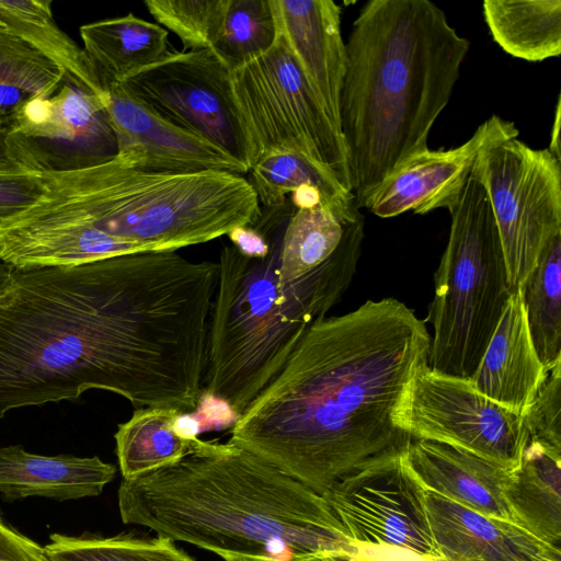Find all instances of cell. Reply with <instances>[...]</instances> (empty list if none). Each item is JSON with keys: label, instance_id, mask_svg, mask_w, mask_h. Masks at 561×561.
I'll list each match as a JSON object with an SVG mask.
<instances>
[{"label": "cell", "instance_id": "52a82bcc", "mask_svg": "<svg viewBox=\"0 0 561 561\" xmlns=\"http://www.w3.org/2000/svg\"><path fill=\"white\" fill-rule=\"evenodd\" d=\"M449 213V238L428 308L433 325L428 368L469 379L511 289L492 207L484 186L472 173Z\"/></svg>", "mask_w": 561, "mask_h": 561}, {"label": "cell", "instance_id": "f35d334b", "mask_svg": "<svg viewBox=\"0 0 561 561\" xmlns=\"http://www.w3.org/2000/svg\"><path fill=\"white\" fill-rule=\"evenodd\" d=\"M560 115H561V103L560 96L558 98L554 111V117L551 128L550 144L547 148L558 160L561 161V151H560Z\"/></svg>", "mask_w": 561, "mask_h": 561}, {"label": "cell", "instance_id": "cb8c5ba5", "mask_svg": "<svg viewBox=\"0 0 561 561\" xmlns=\"http://www.w3.org/2000/svg\"><path fill=\"white\" fill-rule=\"evenodd\" d=\"M249 183L260 205L275 208L285 205V196L300 186H312L321 205L343 225L363 217L352 192L328 170L291 151H273L257 159L249 171Z\"/></svg>", "mask_w": 561, "mask_h": 561}, {"label": "cell", "instance_id": "1f68e13d", "mask_svg": "<svg viewBox=\"0 0 561 561\" xmlns=\"http://www.w3.org/2000/svg\"><path fill=\"white\" fill-rule=\"evenodd\" d=\"M229 0H147L156 21L172 31L184 50L210 49L221 27Z\"/></svg>", "mask_w": 561, "mask_h": 561}, {"label": "cell", "instance_id": "8fae6325", "mask_svg": "<svg viewBox=\"0 0 561 561\" xmlns=\"http://www.w3.org/2000/svg\"><path fill=\"white\" fill-rule=\"evenodd\" d=\"M161 117L249 164L231 71L210 49L168 53L121 83Z\"/></svg>", "mask_w": 561, "mask_h": 561}, {"label": "cell", "instance_id": "6da1fadb", "mask_svg": "<svg viewBox=\"0 0 561 561\" xmlns=\"http://www.w3.org/2000/svg\"><path fill=\"white\" fill-rule=\"evenodd\" d=\"M218 262L176 251L83 264L0 261V419L89 389L135 408L195 410Z\"/></svg>", "mask_w": 561, "mask_h": 561}, {"label": "cell", "instance_id": "30bf717a", "mask_svg": "<svg viewBox=\"0 0 561 561\" xmlns=\"http://www.w3.org/2000/svg\"><path fill=\"white\" fill-rule=\"evenodd\" d=\"M397 423L412 438L450 445L508 471L517 468L528 440L525 415L486 398L469 379L428 366L413 379Z\"/></svg>", "mask_w": 561, "mask_h": 561}, {"label": "cell", "instance_id": "5bb4252c", "mask_svg": "<svg viewBox=\"0 0 561 561\" xmlns=\"http://www.w3.org/2000/svg\"><path fill=\"white\" fill-rule=\"evenodd\" d=\"M104 89L116 158L125 165L148 172L224 171L242 176L249 173L248 165L207 139L161 117L121 83H106Z\"/></svg>", "mask_w": 561, "mask_h": 561}, {"label": "cell", "instance_id": "ab89813d", "mask_svg": "<svg viewBox=\"0 0 561 561\" xmlns=\"http://www.w3.org/2000/svg\"><path fill=\"white\" fill-rule=\"evenodd\" d=\"M344 558H346V557H342V556H327V554H313V556L294 557L291 559L282 560V561H342ZM225 561H280V560H275V559H253V558H228Z\"/></svg>", "mask_w": 561, "mask_h": 561}, {"label": "cell", "instance_id": "e575fe53", "mask_svg": "<svg viewBox=\"0 0 561 561\" xmlns=\"http://www.w3.org/2000/svg\"><path fill=\"white\" fill-rule=\"evenodd\" d=\"M0 561H48L44 548L11 525L0 514Z\"/></svg>", "mask_w": 561, "mask_h": 561}, {"label": "cell", "instance_id": "4fadbf2b", "mask_svg": "<svg viewBox=\"0 0 561 561\" xmlns=\"http://www.w3.org/2000/svg\"><path fill=\"white\" fill-rule=\"evenodd\" d=\"M11 134L24 140L38 170L92 165L117 150L105 102L67 77L51 95L24 105Z\"/></svg>", "mask_w": 561, "mask_h": 561}, {"label": "cell", "instance_id": "f1b7e54d", "mask_svg": "<svg viewBox=\"0 0 561 561\" xmlns=\"http://www.w3.org/2000/svg\"><path fill=\"white\" fill-rule=\"evenodd\" d=\"M344 225L322 205L298 208L284 228L279 242L276 271L284 284L310 273L337 249Z\"/></svg>", "mask_w": 561, "mask_h": 561}, {"label": "cell", "instance_id": "f546056e", "mask_svg": "<svg viewBox=\"0 0 561 561\" xmlns=\"http://www.w3.org/2000/svg\"><path fill=\"white\" fill-rule=\"evenodd\" d=\"M278 35L274 0H229L210 50L233 71L270 50Z\"/></svg>", "mask_w": 561, "mask_h": 561}, {"label": "cell", "instance_id": "9a60e30c", "mask_svg": "<svg viewBox=\"0 0 561 561\" xmlns=\"http://www.w3.org/2000/svg\"><path fill=\"white\" fill-rule=\"evenodd\" d=\"M518 135L514 122L494 114L463 144L447 150L428 149L405 162L379 186L365 208L380 218L409 210L417 215L449 210L461 196L479 153Z\"/></svg>", "mask_w": 561, "mask_h": 561}, {"label": "cell", "instance_id": "4316f807", "mask_svg": "<svg viewBox=\"0 0 561 561\" xmlns=\"http://www.w3.org/2000/svg\"><path fill=\"white\" fill-rule=\"evenodd\" d=\"M65 78L55 64L0 27V136L11 134L27 102L51 95Z\"/></svg>", "mask_w": 561, "mask_h": 561}, {"label": "cell", "instance_id": "7a4b0ae2", "mask_svg": "<svg viewBox=\"0 0 561 561\" xmlns=\"http://www.w3.org/2000/svg\"><path fill=\"white\" fill-rule=\"evenodd\" d=\"M430 345L424 321L392 297L321 318L234 420L229 442L323 496L405 451L412 437L397 416Z\"/></svg>", "mask_w": 561, "mask_h": 561}, {"label": "cell", "instance_id": "d6986e66", "mask_svg": "<svg viewBox=\"0 0 561 561\" xmlns=\"http://www.w3.org/2000/svg\"><path fill=\"white\" fill-rule=\"evenodd\" d=\"M403 457L427 491L480 514L516 524L506 500L512 471L427 439L412 438Z\"/></svg>", "mask_w": 561, "mask_h": 561}, {"label": "cell", "instance_id": "44dd1931", "mask_svg": "<svg viewBox=\"0 0 561 561\" xmlns=\"http://www.w3.org/2000/svg\"><path fill=\"white\" fill-rule=\"evenodd\" d=\"M506 500L518 526L560 548L561 453L528 439L512 471Z\"/></svg>", "mask_w": 561, "mask_h": 561}, {"label": "cell", "instance_id": "3957f363", "mask_svg": "<svg viewBox=\"0 0 561 561\" xmlns=\"http://www.w3.org/2000/svg\"><path fill=\"white\" fill-rule=\"evenodd\" d=\"M39 171L42 195L0 227V261L20 267L176 251L254 226L262 216L249 181L229 172H148L116 156Z\"/></svg>", "mask_w": 561, "mask_h": 561}, {"label": "cell", "instance_id": "9c48e42d", "mask_svg": "<svg viewBox=\"0 0 561 561\" xmlns=\"http://www.w3.org/2000/svg\"><path fill=\"white\" fill-rule=\"evenodd\" d=\"M471 173L486 191L513 293L561 234V161L513 138L482 150Z\"/></svg>", "mask_w": 561, "mask_h": 561}, {"label": "cell", "instance_id": "484cf974", "mask_svg": "<svg viewBox=\"0 0 561 561\" xmlns=\"http://www.w3.org/2000/svg\"><path fill=\"white\" fill-rule=\"evenodd\" d=\"M182 412L168 408H138L118 424L114 435L123 478L141 476L171 465L185 456L193 442L175 428Z\"/></svg>", "mask_w": 561, "mask_h": 561}, {"label": "cell", "instance_id": "5b68a950", "mask_svg": "<svg viewBox=\"0 0 561 561\" xmlns=\"http://www.w3.org/2000/svg\"><path fill=\"white\" fill-rule=\"evenodd\" d=\"M345 46L340 127L360 209L394 171L428 150L470 42L430 0H370Z\"/></svg>", "mask_w": 561, "mask_h": 561}, {"label": "cell", "instance_id": "ffe728a7", "mask_svg": "<svg viewBox=\"0 0 561 561\" xmlns=\"http://www.w3.org/2000/svg\"><path fill=\"white\" fill-rule=\"evenodd\" d=\"M116 474L114 465L98 456H43L20 445L0 448V495L4 501L43 496L79 500L102 493Z\"/></svg>", "mask_w": 561, "mask_h": 561}, {"label": "cell", "instance_id": "7402d4cb", "mask_svg": "<svg viewBox=\"0 0 561 561\" xmlns=\"http://www.w3.org/2000/svg\"><path fill=\"white\" fill-rule=\"evenodd\" d=\"M83 50L104 84L122 83L168 51V31L133 13L80 27Z\"/></svg>", "mask_w": 561, "mask_h": 561}, {"label": "cell", "instance_id": "e0dca14e", "mask_svg": "<svg viewBox=\"0 0 561 561\" xmlns=\"http://www.w3.org/2000/svg\"><path fill=\"white\" fill-rule=\"evenodd\" d=\"M548 373L535 348L518 288L511 293L469 381L486 398L525 415Z\"/></svg>", "mask_w": 561, "mask_h": 561}, {"label": "cell", "instance_id": "d4e9b609", "mask_svg": "<svg viewBox=\"0 0 561 561\" xmlns=\"http://www.w3.org/2000/svg\"><path fill=\"white\" fill-rule=\"evenodd\" d=\"M484 22L508 55L539 62L561 54L560 0H484Z\"/></svg>", "mask_w": 561, "mask_h": 561}, {"label": "cell", "instance_id": "d6a6232c", "mask_svg": "<svg viewBox=\"0 0 561 561\" xmlns=\"http://www.w3.org/2000/svg\"><path fill=\"white\" fill-rule=\"evenodd\" d=\"M525 422L528 439L561 453V362L549 370Z\"/></svg>", "mask_w": 561, "mask_h": 561}, {"label": "cell", "instance_id": "74e56055", "mask_svg": "<svg viewBox=\"0 0 561 561\" xmlns=\"http://www.w3.org/2000/svg\"><path fill=\"white\" fill-rule=\"evenodd\" d=\"M293 204L298 208H311L321 205V196L312 186H300L291 193Z\"/></svg>", "mask_w": 561, "mask_h": 561}, {"label": "cell", "instance_id": "603a6c76", "mask_svg": "<svg viewBox=\"0 0 561 561\" xmlns=\"http://www.w3.org/2000/svg\"><path fill=\"white\" fill-rule=\"evenodd\" d=\"M0 27L55 64L66 77L106 101V91L83 48L55 22L50 0H0Z\"/></svg>", "mask_w": 561, "mask_h": 561}, {"label": "cell", "instance_id": "277c9868", "mask_svg": "<svg viewBox=\"0 0 561 561\" xmlns=\"http://www.w3.org/2000/svg\"><path fill=\"white\" fill-rule=\"evenodd\" d=\"M118 508L125 524L224 560L355 551L323 496L230 442L196 438L180 460L123 478Z\"/></svg>", "mask_w": 561, "mask_h": 561}, {"label": "cell", "instance_id": "8d00e7d4", "mask_svg": "<svg viewBox=\"0 0 561 561\" xmlns=\"http://www.w3.org/2000/svg\"><path fill=\"white\" fill-rule=\"evenodd\" d=\"M13 164H23L35 169L32 157L20 137L13 134L0 136V167Z\"/></svg>", "mask_w": 561, "mask_h": 561}, {"label": "cell", "instance_id": "d590c367", "mask_svg": "<svg viewBox=\"0 0 561 561\" xmlns=\"http://www.w3.org/2000/svg\"><path fill=\"white\" fill-rule=\"evenodd\" d=\"M353 556L360 561H444L440 557L391 545L354 543Z\"/></svg>", "mask_w": 561, "mask_h": 561}, {"label": "cell", "instance_id": "83f0119b", "mask_svg": "<svg viewBox=\"0 0 561 561\" xmlns=\"http://www.w3.org/2000/svg\"><path fill=\"white\" fill-rule=\"evenodd\" d=\"M522 291L535 348L550 370L561 362V234L545 248Z\"/></svg>", "mask_w": 561, "mask_h": 561}, {"label": "cell", "instance_id": "7c38bea8", "mask_svg": "<svg viewBox=\"0 0 561 561\" xmlns=\"http://www.w3.org/2000/svg\"><path fill=\"white\" fill-rule=\"evenodd\" d=\"M403 454L343 479L323 499L353 543L399 546L440 557L427 516V490Z\"/></svg>", "mask_w": 561, "mask_h": 561}, {"label": "cell", "instance_id": "ba28073f", "mask_svg": "<svg viewBox=\"0 0 561 561\" xmlns=\"http://www.w3.org/2000/svg\"><path fill=\"white\" fill-rule=\"evenodd\" d=\"M231 82L250 169L268 152L291 151L330 171L352 192L343 134L280 30L270 50L231 71Z\"/></svg>", "mask_w": 561, "mask_h": 561}, {"label": "cell", "instance_id": "2e32d148", "mask_svg": "<svg viewBox=\"0 0 561 561\" xmlns=\"http://www.w3.org/2000/svg\"><path fill=\"white\" fill-rule=\"evenodd\" d=\"M432 536L444 561H561V549L520 526L427 491Z\"/></svg>", "mask_w": 561, "mask_h": 561}, {"label": "cell", "instance_id": "8992f818", "mask_svg": "<svg viewBox=\"0 0 561 561\" xmlns=\"http://www.w3.org/2000/svg\"><path fill=\"white\" fill-rule=\"evenodd\" d=\"M285 226L272 233L264 257L245 256L234 245L220 252L203 382L206 393L237 417L278 375L308 329L342 297L362 253L364 228L348 225L327 261L284 284L276 261Z\"/></svg>", "mask_w": 561, "mask_h": 561}, {"label": "cell", "instance_id": "60d3db41", "mask_svg": "<svg viewBox=\"0 0 561 561\" xmlns=\"http://www.w3.org/2000/svg\"><path fill=\"white\" fill-rule=\"evenodd\" d=\"M342 561H360L356 559L353 554L351 557L344 558Z\"/></svg>", "mask_w": 561, "mask_h": 561}, {"label": "cell", "instance_id": "4dcf8cb0", "mask_svg": "<svg viewBox=\"0 0 561 561\" xmlns=\"http://www.w3.org/2000/svg\"><path fill=\"white\" fill-rule=\"evenodd\" d=\"M173 542L160 536L131 534L112 537L51 534L43 548L48 561H195Z\"/></svg>", "mask_w": 561, "mask_h": 561}, {"label": "cell", "instance_id": "836d02e7", "mask_svg": "<svg viewBox=\"0 0 561 561\" xmlns=\"http://www.w3.org/2000/svg\"><path fill=\"white\" fill-rule=\"evenodd\" d=\"M43 191L39 170L23 164L0 167V227L31 207Z\"/></svg>", "mask_w": 561, "mask_h": 561}, {"label": "cell", "instance_id": "ac0fdd59", "mask_svg": "<svg viewBox=\"0 0 561 561\" xmlns=\"http://www.w3.org/2000/svg\"><path fill=\"white\" fill-rule=\"evenodd\" d=\"M279 30L307 79L340 127L346 71L342 8L332 0H274Z\"/></svg>", "mask_w": 561, "mask_h": 561}]
</instances>
